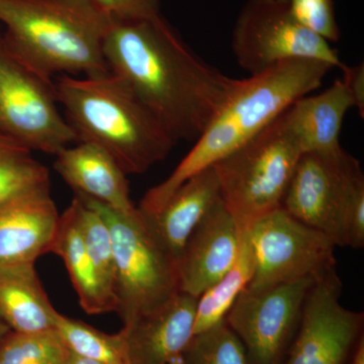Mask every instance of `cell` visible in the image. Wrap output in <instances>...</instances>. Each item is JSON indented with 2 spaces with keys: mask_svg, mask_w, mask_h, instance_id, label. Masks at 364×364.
I'll return each mask as SVG.
<instances>
[{
  "mask_svg": "<svg viewBox=\"0 0 364 364\" xmlns=\"http://www.w3.org/2000/svg\"><path fill=\"white\" fill-rule=\"evenodd\" d=\"M59 218L51 193L30 196L0 210V267L36 263L50 252Z\"/></svg>",
  "mask_w": 364,
  "mask_h": 364,
  "instance_id": "e0dca14e",
  "label": "cell"
},
{
  "mask_svg": "<svg viewBox=\"0 0 364 364\" xmlns=\"http://www.w3.org/2000/svg\"><path fill=\"white\" fill-rule=\"evenodd\" d=\"M361 176L360 163L342 148L329 153H304L280 208L342 246L345 208L354 182Z\"/></svg>",
  "mask_w": 364,
  "mask_h": 364,
  "instance_id": "8fae6325",
  "label": "cell"
},
{
  "mask_svg": "<svg viewBox=\"0 0 364 364\" xmlns=\"http://www.w3.org/2000/svg\"><path fill=\"white\" fill-rule=\"evenodd\" d=\"M244 232L223 200L191 235L178 261L179 291L198 298L234 264Z\"/></svg>",
  "mask_w": 364,
  "mask_h": 364,
  "instance_id": "4fadbf2b",
  "label": "cell"
},
{
  "mask_svg": "<svg viewBox=\"0 0 364 364\" xmlns=\"http://www.w3.org/2000/svg\"><path fill=\"white\" fill-rule=\"evenodd\" d=\"M66 364H102L97 363V361L92 360V359L83 358V356L78 355V354L74 353L70 351L69 353L68 360Z\"/></svg>",
  "mask_w": 364,
  "mask_h": 364,
  "instance_id": "4dcf8cb0",
  "label": "cell"
},
{
  "mask_svg": "<svg viewBox=\"0 0 364 364\" xmlns=\"http://www.w3.org/2000/svg\"><path fill=\"white\" fill-rule=\"evenodd\" d=\"M237 63L250 75L294 59H312L341 68L330 43L294 20L289 0H248L232 35Z\"/></svg>",
  "mask_w": 364,
  "mask_h": 364,
  "instance_id": "ba28073f",
  "label": "cell"
},
{
  "mask_svg": "<svg viewBox=\"0 0 364 364\" xmlns=\"http://www.w3.org/2000/svg\"><path fill=\"white\" fill-rule=\"evenodd\" d=\"M282 116L213 165L223 202L241 231L280 208L303 154Z\"/></svg>",
  "mask_w": 364,
  "mask_h": 364,
  "instance_id": "5b68a950",
  "label": "cell"
},
{
  "mask_svg": "<svg viewBox=\"0 0 364 364\" xmlns=\"http://www.w3.org/2000/svg\"><path fill=\"white\" fill-rule=\"evenodd\" d=\"M74 196L97 210L111 232L116 312L124 325L154 312L181 291L177 261L153 240L138 208L124 214L88 196Z\"/></svg>",
  "mask_w": 364,
  "mask_h": 364,
  "instance_id": "8992f818",
  "label": "cell"
},
{
  "mask_svg": "<svg viewBox=\"0 0 364 364\" xmlns=\"http://www.w3.org/2000/svg\"><path fill=\"white\" fill-rule=\"evenodd\" d=\"M247 231L255 255V272L248 289L306 277L320 279L336 270L334 242L282 208L261 217Z\"/></svg>",
  "mask_w": 364,
  "mask_h": 364,
  "instance_id": "9c48e42d",
  "label": "cell"
},
{
  "mask_svg": "<svg viewBox=\"0 0 364 364\" xmlns=\"http://www.w3.org/2000/svg\"><path fill=\"white\" fill-rule=\"evenodd\" d=\"M334 67L312 59L282 62L237 80L196 145L164 181L148 191L139 210L152 214L191 176L213 166L261 133L299 98L322 85Z\"/></svg>",
  "mask_w": 364,
  "mask_h": 364,
  "instance_id": "7a4b0ae2",
  "label": "cell"
},
{
  "mask_svg": "<svg viewBox=\"0 0 364 364\" xmlns=\"http://www.w3.org/2000/svg\"><path fill=\"white\" fill-rule=\"evenodd\" d=\"M104 53L111 73L176 143L200 136L236 82L191 51L161 14L112 21Z\"/></svg>",
  "mask_w": 364,
  "mask_h": 364,
  "instance_id": "6da1fadb",
  "label": "cell"
},
{
  "mask_svg": "<svg viewBox=\"0 0 364 364\" xmlns=\"http://www.w3.org/2000/svg\"><path fill=\"white\" fill-rule=\"evenodd\" d=\"M2 41H4V35H1V33H0V44H1Z\"/></svg>",
  "mask_w": 364,
  "mask_h": 364,
  "instance_id": "836d02e7",
  "label": "cell"
},
{
  "mask_svg": "<svg viewBox=\"0 0 364 364\" xmlns=\"http://www.w3.org/2000/svg\"><path fill=\"white\" fill-rule=\"evenodd\" d=\"M56 331L69 350L102 364H128L121 333L107 334L82 321L58 314Z\"/></svg>",
  "mask_w": 364,
  "mask_h": 364,
  "instance_id": "603a6c76",
  "label": "cell"
},
{
  "mask_svg": "<svg viewBox=\"0 0 364 364\" xmlns=\"http://www.w3.org/2000/svg\"><path fill=\"white\" fill-rule=\"evenodd\" d=\"M176 364H250L245 347L226 321L191 337Z\"/></svg>",
  "mask_w": 364,
  "mask_h": 364,
  "instance_id": "cb8c5ba5",
  "label": "cell"
},
{
  "mask_svg": "<svg viewBox=\"0 0 364 364\" xmlns=\"http://www.w3.org/2000/svg\"><path fill=\"white\" fill-rule=\"evenodd\" d=\"M53 81L14 58L0 44V133L32 151L56 155L77 135L57 107Z\"/></svg>",
  "mask_w": 364,
  "mask_h": 364,
  "instance_id": "52a82bcc",
  "label": "cell"
},
{
  "mask_svg": "<svg viewBox=\"0 0 364 364\" xmlns=\"http://www.w3.org/2000/svg\"><path fill=\"white\" fill-rule=\"evenodd\" d=\"M364 245V176L358 177L347 200L342 223V247L354 249Z\"/></svg>",
  "mask_w": 364,
  "mask_h": 364,
  "instance_id": "83f0119b",
  "label": "cell"
},
{
  "mask_svg": "<svg viewBox=\"0 0 364 364\" xmlns=\"http://www.w3.org/2000/svg\"><path fill=\"white\" fill-rule=\"evenodd\" d=\"M69 353L56 330L37 334L11 331L0 343V364H66Z\"/></svg>",
  "mask_w": 364,
  "mask_h": 364,
  "instance_id": "484cf974",
  "label": "cell"
},
{
  "mask_svg": "<svg viewBox=\"0 0 364 364\" xmlns=\"http://www.w3.org/2000/svg\"><path fill=\"white\" fill-rule=\"evenodd\" d=\"M341 291L336 270L314 284L282 364H346L363 337L364 318L341 305Z\"/></svg>",
  "mask_w": 364,
  "mask_h": 364,
  "instance_id": "7c38bea8",
  "label": "cell"
},
{
  "mask_svg": "<svg viewBox=\"0 0 364 364\" xmlns=\"http://www.w3.org/2000/svg\"><path fill=\"white\" fill-rule=\"evenodd\" d=\"M71 205L86 251L100 279L114 294L116 265L109 227L97 210L88 207L77 196H74Z\"/></svg>",
  "mask_w": 364,
  "mask_h": 364,
  "instance_id": "d4e9b609",
  "label": "cell"
},
{
  "mask_svg": "<svg viewBox=\"0 0 364 364\" xmlns=\"http://www.w3.org/2000/svg\"><path fill=\"white\" fill-rule=\"evenodd\" d=\"M9 326L4 322V318L0 316V343H1L2 339L6 336L7 333L11 332Z\"/></svg>",
  "mask_w": 364,
  "mask_h": 364,
  "instance_id": "d6a6232c",
  "label": "cell"
},
{
  "mask_svg": "<svg viewBox=\"0 0 364 364\" xmlns=\"http://www.w3.org/2000/svg\"><path fill=\"white\" fill-rule=\"evenodd\" d=\"M254 272L255 255L248 231H245L234 264L221 279L198 296L193 335L205 331L225 320L236 299L244 289H247Z\"/></svg>",
  "mask_w": 364,
  "mask_h": 364,
  "instance_id": "7402d4cb",
  "label": "cell"
},
{
  "mask_svg": "<svg viewBox=\"0 0 364 364\" xmlns=\"http://www.w3.org/2000/svg\"><path fill=\"white\" fill-rule=\"evenodd\" d=\"M196 301L178 291L161 308L124 325L119 333L128 364H176L193 336Z\"/></svg>",
  "mask_w": 364,
  "mask_h": 364,
  "instance_id": "5bb4252c",
  "label": "cell"
},
{
  "mask_svg": "<svg viewBox=\"0 0 364 364\" xmlns=\"http://www.w3.org/2000/svg\"><path fill=\"white\" fill-rule=\"evenodd\" d=\"M343 77L341 80L345 88L348 91L353 107L358 109L359 114L364 116V65L363 63L356 66H347L343 64L341 68Z\"/></svg>",
  "mask_w": 364,
  "mask_h": 364,
  "instance_id": "f546056e",
  "label": "cell"
},
{
  "mask_svg": "<svg viewBox=\"0 0 364 364\" xmlns=\"http://www.w3.org/2000/svg\"><path fill=\"white\" fill-rule=\"evenodd\" d=\"M54 86L78 142L102 147L127 176L145 173L176 146L156 117L114 74L82 79L61 75Z\"/></svg>",
  "mask_w": 364,
  "mask_h": 364,
  "instance_id": "277c9868",
  "label": "cell"
},
{
  "mask_svg": "<svg viewBox=\"0 0 364 364\" xmlns=\"http://www.w3.org/2000/svg\"><path fill=\"white\" fill-rule=\"evenodd\" d=\"M32 152L0 133V210L23 198L51 193L49 170Z\"/></svg>",
  "mask_w": 364,
  "mask_h": 364,
  "instance_id": "44dd1931",
  "label": "cell"
},
{
  "mask_svg": "<svg viewBox=\"0 0 364 364\" xmlns=\"http://www.w3.org/2000/svg\"><path fill=\"white\" fill-rule=\"evenodd\" d=\"M112 21L144 20L160 16L161 0H92Z\"/></svg>",
  "mask_w": 364,
  "mask_h": 364,
  "instance_id": "f1b7e54d",
  "label": "cell"
},
{
  "mask_svg": "<svg viewBox=\"0 0 364 364\" xmlns=\"http://www.w3.org/2000/svg\"><path fill=\"white\" fill-rule=\"evenodd\" d=\"M289 7L294 20L311 33L328 43L340 39L333 0H289Z\"/></svg>",
  "mask_w": 364,
  "mask_h": 364,
  "instance_id": "4316f807",
  "label": "cell"
},
{
  "mask_svg": "<svg viewBox=\"0 0 364 364\" xmlns=\"http://www.w3.org/2000/svg\"><path fill=\"white\" fill-rule=\"evenodd\" d=\"M0 21L7 51L47 80L111 73L104 43L112 21L92 0H0Z\"/></svg>",
  "mask_w": 364,
  "mask_h": 364,
  "instance_id": "3957f363",
  "label": "cell"
},
{
  "mask_svg": "<svg viewBox=\"0 0 364 364\" xmlns=\"http://www.w3.org/2000/svg\"><path fill=\"white\" fill-rule=\"evenodd\" d=\"M352 107L348 91L341 79H337L323 92L299 98L282 117L303 154L329 153L342 148L340 132Z\"/></svg>",
  "mask_w": 364,
  "mask_h": 364,
  "instance_id": "ac0fdd59",
  "label": "cell"
},
{
  "mask_svg": "<svg viewBox=\"0 0 364 364\" xmlns=\"http://www.w3.org/2000/svg\"><path fill=\"white\" fill-rule=\"evenodd\" d=\"M350 364H364V340L363 337L356 347L355 352L352 355Z\"/></svg>",
  "mask_w": 364,
  "mask_h": 364,
  "instance_id": "1f68e13d",
  "label": "cell"
},
{
  "mask_svg": "<svg viewBox=\"0 0 364 364\" xmlns=\"http://www.w3.org/2000/svg\"><path fill=\"white\" fill-rule=\"evenodd\" d=\"M58 314L38 277L35 263L0 267V316L11 331H54Z\"/></svg>",
  "mask_w": 364,
  "mask_h": 364,
  "instance_id": "d6986e66",
  "label": "cell"
},
{
  "mask_svg": "<svg viewBox=\"0 0 364 364\" xmlns=\"http://www.w3.org/2000/svg\"><path fill=\"white\" fill-rule=\"evenodd\" d=\"M221 200L219 179L210 166L182 183L157 212L141 214L153 240L178 261L191 235Z\"/></svg>",
  "mask_w": 364,
  "mask_h": 364,
  "instance_id": "9a60e30c",
  "label": "cell"
},
{
  "mask_svg": "<svg viewBox=\"0 0 364 364\" xmlns=\"http://www.w3.org/2000/svg\"><path fill=\"white\" fill-rule=\"evenodd\" d=\"M50 252L56 254L63 260L77 294L79 304L86 313L100 315L116 312V296L100 279L86 251L71 203L63 214L60 215Z\"/></svg>",
  "mask_w": 364,
  "mask_h": 364,
  "instance_id": "ffe728a7",
  "label": "cell"
},
{
  "mask_svg": "<svg viewBox=\"0 0 364 364\" xmlns=\"http://www.w3.org/2000/svg\"><path fill=\"white\" fill-rule=\"evenodd\" d=\"M55 156V170L75 195L88 196L124 214L135 212L126 172L102 147L78 142Z\"/></svg>",
  "mask_w": 364,
  "mask_h": 364,
  "instance_id": "2e32d148",
  "label": "cell"
},
{
  "mask_svg": "<svg viewBox=\"0 0 364 364\" xmlns=\"http://www.w3.org/2000/svg\"><path fill=\"white\" fill-rule=\"evenodd\" d=\"M312 277L244 289L225 321L245 347L250 364H282L296 336Z\"/></svg>",
  "mask_w": 364,
  "mask_h": 364,
  "instance_id": "30bf717a",
  "label": "cell"
}]
</instances>
